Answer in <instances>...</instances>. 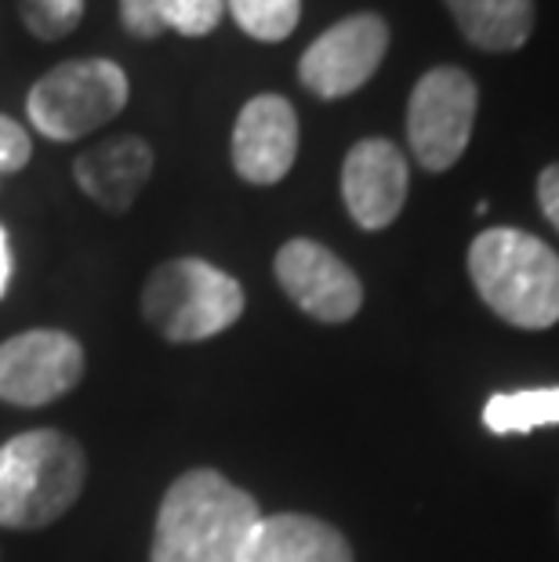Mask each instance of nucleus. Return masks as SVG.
I'll use <instances>...</instances> for the list:
<instances>
[{
  "instance_id": "nucleus-1",
  "label": "nucleus",
  "mask_w": 559,
  "mask_h": 562,
  "mask_svg": "<svg viewBox=\"0 0 559 562\" xmlns=\"http://www.w3.org/2000/svg\"><path fill=\"white\" fill-rule=\"evenodd\" d=\"M261 519L258 501L215 469H193L168 486L149 562H241Z\"/></svg>"
},
{
  "instance_id": "nucleus-2",
  "label": "nucleus",
  "mask_w": 559,
  "mask_h": 562,
  "mask_svg": "<svg viewBox=\"0 0 559 562\" xmlns=\"http://www.w3.org/2000/svg\"><path fill=\"white\" fill-rule=\"evenodd\" d=\"M88 458L58 428H33L0 447V526L44 530L77 505Z\"/></svg>"
},
{
  "instance_id": "nucleus-3",
  "label": "nucleus",
  "mask_w": 559,
  "mask_h": 562,
  "mask_svg": "<svg viewBox=\"0 0 559 562\" xmlns=\"http://www.w3.org/2000/svg\"><path fill=\"white\" fill-rule=\"evenodd\" d=\"M469 277L494 316L519 330L559 323V255L523 229H487L469 247Z\"/></svg>"
},
{
  "instance_id": "nucleus-4",
  "label": "nucleus",
  "mask_w": 559,
  "mask_h": 562,
  "mask_svg": "<svg viewBox=\"0 0 559 562\" xmlns=\"http://www.w3.org/2000/svg\"><path fill=\"white\" fill-rule=\"evenodd\" d=\"M142 316L164 341H208L244 316V286L204 258H171L142 286Z\"/></svg>"
},
{
  "instance_id": "nucleus-5",
  "label": "nucleus",
  "mask_w": 559,
  "mask_h": 562,
  "mask_svg": "<svg viewBox=\"0 0 559 562\" xmlns=\"http://www.w3.org/2000/svg\"><path fill=\"white\" fill-rule=\"evenodd\" d=\"M131 83L110 58H74L33 83L26 113L44 138L77 142L127 105Z\"/></svg>"
},
{
  "instance_id": "nucleus-6",
  "label": "nucleus",
  "mask_w": 559,
  "mask_h": 562,
  "mask_svg": "<svg viewBox=\"0 0 559 562\" xmlns=\"http://www.w3.org/2000/svg\"><path fill=\"white\" fill-rule=\"evenodd\" d=\"M476 102V80L458 66H436L414 83L407 102V142L425 171H447L461 160L472 138Z\"/></svg>"
},
{
  "instance_id": "nucleus-7",
  "label": "nucleus",
  "mask_w": 559,
  "mask_h": 562,
  "mask_svg": "<svg viewBox=\"0 0 559 562\" xmlns=\"http://www.w3.org/2000/svg\"><path fill=\"white\" fill-rule=\"evenodd\" d=\"M85 378V349L66 330H26L0 345V400L47 406Z\"/></svg>"
},
{
  "instance_id": "nucleus-8",
  "label": "nucleus",
  "mask_w": 559,
  "mask_h": 562,
  "mask_svg": "<svg viewBox=\"0 0 559 562\" xmlns=\"http://www.w3.org/2000/svg\"><path fill=\"white\" fill-rule=\"evenodd\" d=\"M389 52V26L382 15L360 11L335 22L305 47L299 80L316 99H345L378 74Z\"/></svg>"
},
{
  "instance_id": "nucleus-9",
  "label": "nucleus",
  "mask_w": 559,
  "mask_h": 562,
  "mask_svg": "<svg viewBox=\"0 0 559 562\" xmlns=\"http://www.w3.org/2000/svg\"><path fill=\"white\" fill-rule=\"evenodd\" d=\"M277 280L283 294L320 323H345L360 313L364 283L345 261L316 240H288L277 250Z\"/></svg>"
},
{
  "instance_id": "nucleus-10",
  "label": "nucleus",
  "mask_w": 559,
  "mask_h": 562,
  "mask_svg": "<svg viewBox=\"0 0 559 562\" xmlns=\"http://www.w3.org/2000/svg\"><path fill=\"white\" fill-rule=\"evenodd\" d=\"M299 157V116L283 94H255L236 116L233 167L251 186H277Z\"/></svg>"
},
{
  "instance_id": "nucleus-11",
  "label": "nucleus",
  "mask_w": 559,
  "mask_h": 562,
  "mask_svg": "<svg viewBox=\"0 0 559 562\" xmlns=\"http://www.w3.org/2000/svg\"><path fill=\"white\" fill-rule=\"evenodd\" d=\"M407 157L389 138H364L342 164V200L360 229H385L407 200Z\"/></svg>"
},
{
  "instance_id": "nucleus-12",
  "label": "nucleus",
  "mask_w": 559,
  "mask_h": 562,
  "mask_svg": "<svg viewBox=\"0 0 559 562\" xmlns=\"http://www.w3.org/2000/svg\"><path fill=\"white\" fill-rule=\"evenodd\" d=\"M77 186L99 203L102 211L124 214L153 175V149L135 135L110 138L102 146L80 153L74 164Z\"/></svg>"
},
{
  "instance_id": "nucleus-13",
  "label": "nucleus",
  "mask_w": 559,
  "mask_h": 562,
  "mask_svg": "<svg viewBox=\"0 0 559 562\" xmlns=\"http://www.w3.org/2000/svg\"><path fill=\"white\" fill-rule=\"evenodd\" d=\"M241 562H353V548L331 522L280 512L258 519Z\"/></svg>"
},
{
  "instance_id": "nucleus-14",
  "label": "nucleus",
  "mask_w": 559,
  "mask_h": 562,
  "mask_svg": "<svg viewBox=\"0 0 559 562\" xmlns=\"http://www.w3.org/2000/svg\"><path fill=\"white\" fill-rule=\"evenodd\" d=\"M447 8L480 52H516L534 30V0H447Z\"/></svg>"
},
{
  "instance_id": "nucleus-15",
  "label": "nucleus",
  "mask_w": 559,
  "mask_h": 562,
  "mask_svg": "<svg viewBox=\"0 0 559 562\" xmlns=\"http://www.w3.org/2000/svg\"><path fill=\"white\" fill-rule=\"evenodd\" d=\"M483 425L494 436L534 432L541 425H559V385L552 389H523L487 400Z\"/></svg>"
},
{
  "instance_id": "nucleus-16",
  "label": "nucleus",
  "mask_w": 559,
  "mask_h": 562,
  "mask_svg": "<svg viewBox=\"0 0 559 562\" xmlns=\"http://www.w3.org/2000/svg\"><path fill=\"white\" fill-rule=\"evenodd\" d=\"M230 11L247 37L277 44L288 41L302 19V0H230Z\"/></svg>"
},
{
  "instance_id": "nucleus-17",
  "label": "nucleus",
  "mask_w": 559,
  "mask_h": 562,
  "mask_svg": "<svg viewBox=\"0 0 559 562\" xmlns=\"http://www.w3.org/2000/svg\"><path fill=\"white\" fill-rule=\"evenodd\" d=\"M19 11L37 41H63L85 19V0H19Z\"/></svg>"
},
{
  "instance_id": "nucleus-18",
  "label": "nucleus",
  "mask_w": 559,
  "mask_h": 562,
  "mask_svg": "<svg viewBox=\"0 0 559 562\" xmlns=\"http://www.w3.org/2000/svg\"><path fill=\"white\" fill-rule=\"evenodd\" d=\"M157 15L164 30L182 37H208L225 15V0H157Z\"/></svg>"
},
{
  "instance_id": "nucleus-19",
  "label": "nucleus",
  "mask_w": 559,
  "mask_h": 562,
  "mask_svg": "<svg viewBox=\"0 0 559 562\" xmlns=\"http://www.w3.org/2000/svg\"><path fill=\"white\" fill-rule=\"evenodd\" d=\"M30 157H33L30 131L19 121H11V116L0 113V175L22 171V167L30 164Z\"/></svg>"
},
{
  "instance_id": "nucleus-20",
  "label": "nucleus",
  "mask_w": 559,
  "mask_h": 562,
  "mask_svg": "<svg viewBox=\"0 0 559 562\" xmlns=\"http://www.w3.org/2000/svg\"><path fill=\"white\" fill-rule=\"evenodd\" d=\"M121 22L131 37H138V41H153L164 33L157 0H121Z\"/></svg>"
},
{
  "instance_id": "nucleus-21",
  "label": "nucleus",
  "mask_w": 559,
  "mask_h": 562,
  "mask_svg": "<svg viewBox=\"0 0 559 562\" xmlns=\"http://www.w3.org/2000/svg\"><path fill=\"white\" fill-rule=\"evenodd\" d=\"M538 203L545 211V218H549V225L559 233V164L545 167L541 178H538Z\"/></svg>"
},
{
  "instance_id": "nucleus-22",
  "label": "nucleus",
  "mask_w": 559,
  "mask_h": 562,
  "mask_svg": "<svg viewBox=\"0 0 559 562\" xmlns=\"http://www.w3.org/2000/svg\"><path fill=\"white\" fill-rule=\"evenodd\" d=\"M8 280H11V247H8L4 225H0V297L8 291Z\"/></svg>"
}]
</instances>
